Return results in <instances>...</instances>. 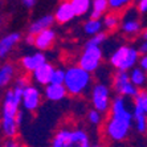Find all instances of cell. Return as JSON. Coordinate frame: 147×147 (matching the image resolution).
I'll use <instances>...</instances> for the list:
<instances>
[{
	"label": "cell",
	"instance_id": "6da1fadb",
	"mask_svg": "<svg viewBox=\"0 0 147 147\" xmlns=\"http://www.w3.org/2000/svg\"><path fill=\"white\" fill-rule=\"evenodd\" d=\"M126 98L125 96L117 97L110 106L111 117L106 123V135L114 142L126 139L134 121V114L129 110Z\"/></svg>",
	"mask_w": 147,
	"mask_h": 147
},
{
	"label": "cell",
	"instance_id": "7a4b0ae2",
	"mask_svg": "<svg viewBox=\"0 0 147 147\" xmlns=\"http://www.w3.org/2000/svg\"><path fill=\"white\" fill-rule=\"evenodd\" d=\"M90 82H92L90 72L84 69L81 65L70 66L66 69L64 85H65L69 94L81 96L82 93H85L88 90V88L90 86Z\"/></svg>",
	"mask_w": 147,
	"mask_h": 147
},
{
	"label": "cell",
	"instance_id": "3957f363",
	"mask_svg": "<svg viewBox=\"0 0 147 147\" xmlns=\"http://www.w3.org/2000/svg\"><path fill=\"white\" fill-rule=\"evenodd\" d=\"M113 84L115 92L119 96H125L127 98H135L139 94L138 86L133 84L130 78V73H127V70H118V73L114 77Z\"/></svg>",
	"mask_w": 147,
	"mask_h": 147
},
{
	"label": "cell",
	"instance_id": "277c9868",
	"mask_svg": "<svg viewBox=\"0 0 147 147\" xmlns=\"http://www.w3.org/2000/svg\"><path fill=\"white\" fill-rule=\"evenodd\" d=\"M102 57V49L99 47H85V51L78 60V65L93 73L99 68Z\"/></svg>",
	"mask_w": 147,
	"mask_h": 147
},
{
	"label": "cell",
	"instance_id": "5b68a950",
	"mask_svg": "<svg viewBox=\"0 0 147 147\" xmlns=\"http://www.w3.org/2000/svg\"><path fill=\"white\" fill-rule=\"evenodd\" d=\"M92 103L93 107L99 111H107L109 107L111 106V101H110V90L107 85L105 84H97L92 90Z\"/></svg>",
	"mask_w": 147,
	"mask_h": 147
},
{
	"label": "cell",
	"instance_id": "8992f818",
	"mask_svg": "<svg viewBox=\"0 0 147 147\" xmlns=\"http://www.w3.org/2000/svg\"><path fill=\"white\" fill-rule=\"evenodd\" d=\"M138 12L139 9L135 8H129L126 11V13L123 15L122 21H121V27L122 31L127 34H135L139 32L140 29V21L138 17Z\"/></svg>",
	"mask_w": 147,
	"mask_h": 147
},
{
	"label": "cell",
	"instance_id": "52a82bcc",
	"mask_svg": "<svg viewBox=\"0 0 147 147\" xmlns=\"http://www.w3.org/2000/svg\"><path fill=\"white\" fill-rule=\"evenodd\" d=\"M21 105L28 111H34V110L40 106V92H38L37 88L31 86V85H28L25 88L24 93H23Z\"/></svg>",
	"mask_w": 147,
	"mask_h": 147
},
{
	"label": "cell",
	"instance_id": "ba28073f",
	"mask_svg": "<svg viewBox=\"0 0 147 147\" xmlns=\"http://www.w3.org/2000/svg\"><path fill=\"white\" fill-rule=\"evenodd\" d=\"M53 72H55V68L53 65H51L49 62L45 61L42 65L38 66L33 73V80L40 85H48L52 81V76H53Z\"/></svg>",
	"mask_w": 147,
	"mask_h": 147
},
{
	"label": "cell",
	"instance_id": "9c48e42d",
	"mask_svg": "<svg viewBox=\"0 0 147 147\" xmlns=\"http://www.w3.org/2000/svg\"><path fill=\"white\" fill-rule=\"evenodd\" d=\"M66 93H68V90H66L64 84H53V82H51L45 88L44 94L47 99L53 101V102H58V101H62L65 98Z\"/></svg>",
	"mask_w": 147,
	"mask_h": 147
},
{
	"label": "cell",
	"instance_id": "30bf717a",
	"mask_svg": "<svg viewBox=\"0 0 147 147\" xmlns=\"http://www.w3.org/2000/svg\"><path fill=\"white\" fill-rule=\"evenodd\" d=\"M76 12L70 1H62L55 12V19L58 24H65V23L72 20Z\"/></svg>",
	"mask_w": 147,
	"mask_h": 147
},
{
	"label": "cell",
	"instance_id": "8fae6325",
	"mask_svg": "<svg viewBox=\"0 0 147 147\" xmlns=\"http://www.w3.org/2000/svg\"><path fill=\"white\" fill-rule=\"evenodd\" d=\"M56 38V33L53 29L51 28H47L44 31H41L40 33L36 34V40H34V47L38 48L40 51H45V49H48L52 44H53V41Z\"/></svg>",
	"mask_w": 147,
	"mask_h": 147
},
{
	"label": "cell",
	"instance_id": "7c38bea8",
	"mask_svg": "<svg viewBox=\"0 0 147 147\" xmlns=\"http://www.w3.org/2000/svg\"><path fill=\"white\" fill-rule=\"evenodd\" d=\"M45 61H47L45 56L41 52H38V53H33V55H29V56H24L21 58V66L27 72H34Z\"/></svg>",
	"mask_w": 147,
	"mask_h": 147
},
{
	"label": "cell",
	"instance_id": "4fadbf2b",
	"mask_svg": "<svg viewBox=\"0 0 147 147\" xmlns=\"http://www.w3.org/2000/svg\"><path fill=\"white\" fill-rule=\"evenodd\" d=\"M20 40H21V33H19V32H13V33L4 36L1 38V41H0V57L1 58L5 57Z\"/></svg>",
	"mask_w": 147,
	"mask_h": 147
},
{
	"label": "cell",
	"instance_id": "5bb4252c",
	"mask_svg": "<svg viewBox=\"0 0 147 147\" xmlns=\"http://www.w3.org/2000/svg\"><path fill=\"white\" fill-rule=\"evenodd\" d=\"M55 16H52V15H45V16L40 17L37 20H34L31 25H29V29L28 32L29 33H33V34H37L40 33L41 31H44L47 28H51V25L53 24V21H55Z\"/></svg>",
	"mask_w": 147,
	"mask_h": 147
},
{
	"label": "cell",
	"instance_id": "9a60e30c",
	"mask_svg": "<svg viewBox=\"0 0 147 147\" xmlns=\"http://www.w3.org/2000/svg\"><path fill=\"white\" fill-rule=\"evenodd\" d=\"M19 123H17L16 118L13 117H3L1 119V129H3V134L7 138H15L17 135V130H19Z\"/></svg>",
	"mask_w": 147,
	"mask_h": 147
},
{
	"label": "cell",
	"instance_id": "2e32d148",
	"mask_svg": "<svg viewBox=\"0 0 147 147\" xmlns=\"http://www.w3.org/2000/svg\"><path fill=\"white\" fill-rule=\"evenodd\" d=\"M129 52H130V47H125V45L115 49L113 52V55L110 56V64H111V66H114V68H117L119 70L122 68L125 60H126L127 55H129Z\"/></svg>",
	"mask_w": 147,
	"mask_h": 147
},
{
	"label": "cell",
	"instance_id": "e0dca14e",
	"mask_svg": "<svg viewBox=\"0 0 147 147\" xmlns=\"http://www.w3.org/2000/svg\"><path fill=\"white\" fill-rule=\"evenodd\" d=\"M133 114H134V121H135V129H137V131L140 134L146 133L147 131V113L143 111L140 107L134 105Z\"/></svg>",
	"mask_w": 147,
	"mask_h": 147
},
{
	"label": "cell",
	"instance_id": "ac0fdd59",
	"mask_svg": "<svg viewBox=\"0 0 147 147\" xmlns=\"http://www.w3.org/2000/svg\"><path fill=\"white\" fill-rule=\"evenodd\" d=\"M53 147H72V131L62 129L55 135L52 140Z\"/></svg>",
	"mask_w": 147,
	"mask_h": 147
},
{
	"label": "cell",
	"instance_id": "d6986e66",
	"mask_svg": "<svg viewBox=\"0 0 147 147\" xmlns=\"http://www.w3.org/2000/svg\"><path fill=\"white\" fill-rule=\"evenodd\" d=\"M90 139L89 135L84 130L72 131V147H89Z\"/></svg>",
	"mask_w": 147,
	"mask_h": 147
},
{
	"label": "cell",
	"instance_id": "ffe728a7",
	"mask_svg": "<svg viewBox=\"0 0 147 147\" xmlns=\"http://www.w3.org/2000/svg\"><path fill=\"white\" fill-rule=\"evenodd\" d=\"M15 76V66L12 64H4L0 68V86L4 88L11 82Z\"/></svg>",
	"mask_w": 147,
	"mask_h": 147
},
{
	"label": "cell",
	"instance_id": "44dd1931",
	"mask_svg": "<svg viewBox=\"0 0 147 147\" xmlns=\"http://www.w3.org/2000/svg\"><path fill=\"white\" fill-rule=\"evenodd\" d=\"M92 13L90 17L93 19H99L105 12H106L107 7H109V0H93L92 1Z\"/></svg>",
	"mask_w": 147,
	"mask_h": 147
},
{
	"label": "cell",
	"instance_id": "7402d4cb",
	"mask_svg": "<svg viewBox=\"0 0 147 147\" xmlns=\"http://www.w3.org/2000/svg\"><path fill=\"white\" fill-rule=\"evenodd\" d=\"M102 25H103V23L99 20V19H93V17H90L89 20L85 23V25H84V32H85L86 34L94 36V34L101 32Z\"/></svg>",
	"mask_w": 147,
	"mask_h": 147
},
{
	"label": "cell",
	"instance_id": "603a6c76",
	"mask_svg": "<svg viewBox=\"0 0 147 147\" xmlns=\"http://www.w3.org/2000/svg\"><path fill=\"white\" fill-rule=\"evenodd\" d=\"M76 16H84L92 5V0H70Z\"/></svg>",
	"mask_w": 147,
	"mask_h": 147
},
{
	"label": "cell",
	"instance_id": "cb8c5ba5",
	"mask_svg": "<svg viewBox=\"0 0 147 147\" xmlns=\"http://www.w3.org/2000/svg\"><path fill=\"white\" fill-rule=\"evenodd\" d=\"M146 70H143V69L140 68H133L130 72V78L131 81H133V84H135V85L139 88V86H143L144 82H146Z\"/></svg>",
	"mask_w": 147,
	"mask_h": 147
},
{
	"label": "cell",
	"instance_id": "d4e9b609",
	"mask_svg": "<svg viewBox=\"0 0 147 147\" xmlns=\"http://www.w3.org/2000/svg\"><path fill=\"white\" fill-rule=\"evenodd\" d=\"M119 24V17L115 13H107L103 19V27H106L107 29H115Z\"/></svg>",
	"mask_w": 147,
	"mask_h": 147
},
{
	"label": "cell",
	"instance_id": "484cf974",
	"mask_svg": "<svg viewBox=\"0 0 147 147\" xmlns=\"http://www.w3.org/2000/svg\"><path fill=\"white\" fill-rule=\"evenodd\" d=\"M105 40H106V33L105 32H99V33L92 36L90 40H88L85 47H99Z\"/></svg>",
	"mask_w": 147,
	"mask_h": 147
},
{
	"label": "cell",
	"instance_id": "4316f807",
	"mask_svg": "<svg viewBox=\"0 0 147 147\" xmlns=\"http://www.w3.org/2000/svg\"><path fill=\"white\" fill-rule=\"evenodd\" d=\"M134 105L138 106V107H140L143 111L147 113V92H139V94L135 97V102H134Z\"/></svg>",
	"mask_w": 147,
	"mask_h": 147
},
{
	"label": "cell",
	"instance_id": "83f0119b",
	"mask_svg": "<svg viewBox=\"0 0 147 147\" xmlns=\"http://www.w3.org/2000/svg\"><path fill=\"white\" fill-rule=\"evenodd\" d=\"M88 119L92 125H99L102 122V111H99L97 109H92L88 113Z\"/></svg>",
	"mask_w": 147,
	"mask_h": 147
},
{
	"label": "cell",
	"instance_id": "f1b7e54d",
	"mask_svg": "<svg viewBox=\"0 0 147 147\" xmlns=\"http://www.w3.org/2000/svg\"><path fill=\"white\" fill-rule=\"evenodd\" d=\"M65 74H66V70H62V69H55L51 82H53V84H64V81H65Z\"/></svg>",
	"mask_w": 147,
	"mask_h": 147
},
{
	"label": "cell",
	"instance_id": "f546056e",
	"mask_svg": "<svg viewBox=\"0 0 147 147\" xmlns=\"http://www.w3.org/2000/svg\"><path fill=\"white\" fill-rule=\"evenodd\" d=\"M131 3V0H109V7L111 9H121Z\"/></svg>",
	"mask_w": 147,
	"mask_h": 147
},
{
	"label": "cell",
	"instance_id": "4dcf8cb0",
	"mask_svg": "<svg viewBox=\"0 0 147 147\" xmlns=\"http://www.w3.org/2000/svg\"><path fill=\"white\" fill-rule=\"evenodd\" d=\"M28 85H29V82H28V80L25 77H19L16 80V82H15V86H20V88H24V89Z\"/></svg>",
	"mask_w": 147,
	"mask_h": 147
},
{
	"label": "cell",
	"instance_id": "1f68e13d",
	"mask_svg": "<svg viewBox=\"0 0 147 147\" xmlns=\"http://www.w3.org/2000/svg\"><path fill=\"white\" fill-rule=\"evenodd\" d=\"M138 9L142 13H146L147 12V0H139L138 1Z\"/></svg>",
	"mask_w": 147,
	"mask_h": 147
},
{
	"label": "cell",
	"instance_id": "d6a6232c",
	"mask_svg": "<svg viewBox=\"0 0 147 147\" xmlns=\"http://www.w3.org/2000/svg\"><path fill=\"white\" fill-rule=\"evenodd\" d=\"M139 66L143 69V70H146L147 72V53L139 58Z\"/></svg>",
	"mask_w": 147,
	"mask_h": 147
},
{
	"label": "cell",
	"instance_id": "836d02e7",
	"mask_svg": "<svg viewBox=\"0 0 147 147\" xmlns=\"http://www.w3.org/2000/svg\"><path fill=\"white\" fill-rule=\"evenodd\" d=\"M3 144L5 147H15V146H17V142H15L13 138H7V140H5Z\"/></svg>",
	"mask_w": 147,
	"mask_h": 147
},
{
	"label": "cell",
	"instance_id": "e575fe53",
	"mask_svg": "<svg viewBox=\"0 0 147 147\" xmlns=\"http://www.w3.org/2000/svg\"><path fill=\"white\" fill-rule=\"evenodd\" d=\"M138 51H139L140 55H146V53H147V40H144L143 42H142V45L139 47V49H138Z\"/></svg>",
	"mask_w": 147,
	"mask_h": 147
},
{
	"label": "cell",
	"instance_id": "d590c367",
	"mask_svg": "<svg viewBox=\"0 0 147 147\" xmlns=\"http://www.w3.org/2000/svg\"><path fill=\"white\" fill-rule=\"evenodd\" d=\"M23 3L25 4V7L28 8H31L34 5V3H36V0H23Z\"/></svg>",
	"mask_w": 147,
	"mask_h": 147
},
{
	"label": "cell",
	"instance_id": "8d00e7d4",
	"mask_svg": "<svg viewBox=\"0 0 147 147\" xmlns=\"http://www.w3.org/2000/svg\"><path fill=\"white\" fill-rule=\"evenodd\" d=\"M23 118H24V113H23V111H19V113H17V115H16V121H17V123H19V125H21Z\"/></svg>",
	"mask_w": 147,
	"mask_h": 147
},
{
	"label": "cell",
	"instance_id": "74e56055",
	"mask_svg": "<svg viewBox=\"0 0 147 147\" xmlns=\"http://www.w3.org/2000/svg\"><path fill=\"white\" fill-rule=\"evenodd\" d=\"M142 36H143V38H144V40H147V28H146V29H144V31H143V33H142Z\"/></svg>",
	"mask_w": 147,
	"mask_h": 147
}]
</instances>
